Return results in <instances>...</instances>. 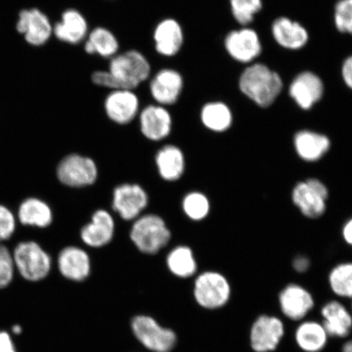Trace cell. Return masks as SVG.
I'll list each match as a JSON object with an SVG mask.
<instances>
[{"label":"cell","mask_w":352,"mask_h":352,"mask_svg":"<svg viewBox=\"0 0 352 352\" xmlns=\"http://www.w3.org/2000/svg\"><path fill=\"white\" fill-rule=\"evenodd\" d=\"M228 54L242 63H249L261 55L262 45L258 35L252 29L243 28L228 34L224 41Z\"/></svg>","instance_id":"obj_14"},{"label":"cell","mask_w":352,"mask_h":352,"mask_svg":"<svg viewBox=\"0 0 352 352\" xmlns=\"http://www.w3.org/2000/svg\"><path fill=\"white\" fill-rule=\"evenodd\" d=\"M58 267L65 278L85 280L91 272L90 258L85 250L78 248H65L59 254Z\"/></svg>","instance_id":"obj_21"},{"label":"cell","mask_w":352,"mask_h":352,"mask_svg":"<svg viewBox=\"0 0 352 352\" xmlns=\"http://www.w3.org/2000/svg\"><path fill=\"white\" fill-rule=\"evenodd\" d=\"M140 131L148 140L158 142L167 138L173 129V117L162 105H147L139 113Z\"/></svg>","instance_id":"obj_15"},{"label":"cell","mask_w":352,"mask_h":352,"mask_svg":"<svg viewBox=\"0 0 352 352\" xmlns=\"http://www.w3.org/2000/svg\"><path fill=\"white\" fill-rule=\"evenodd\" d=\"M349 306L350 309H351V311L352 312V299H351V300L349 301Z\"/></svg>","instance_id":"obj_45"},{"label":"cell","mask_w":352,"mask_h":352,"mask_svg":"<svg viewBox=\"0 0 352 352\" xmlns=\"http://www.w3.org/2000/svg\"><path fill=\"white\" fill-rule=\"evenodd\" d=\"M200 117L202 124L215 132L230 129L232 123L231 109L226 104L219 101L206 104L201 110Z\"/></svg>","instance_id":"obj_29"},{"label":"cell","mask_w":352,"mask_h":352,"mask_svg":"<svg viewBox=\"0 0 352 352\" xmlns=\"http://www.w3.org/2000/svg\"><path fill=\"white\" fill-rule=\"evenodd\" d=\"M230 281L219 272L208 271L197 277L192 296L198 307L206 312H218L226 308L232 300Z\"/></svg>","instance_id":"obj_3"},{"label":"cell","mask_w":352,"mask_h":352,"mask_svg":"<svg viewBox=\"0 0 352 352\" xmlns=\"http://www.w3.org/2000/svg\"><path fill=\"white\" fill-rule=\"evenodd\" d=\"M294 270L298 274H305L310 267V261L305 256H298L293 263Z\"/></svg>","instance_id":"obj_40"},{"label":"cell","mask_w":352,"mask_h":352,"mask_svg":"<svg viewBox=\"0 0 352 352\" xmlns=\"http://www.w3.org/2000/svg\"><path fill=\"white\" fill-rule=\"evenodd\" d=\"M114 232L113 217L107 210H100L92 217V221L82 228L81 237L92 248H100L112 240Z\"/></svg>","instance_id":"obj_23"},{"label":"cell","mask_w":352,"mask_h":352,"mask_svg":"<svg viewBox=\"0 0 352 352\" xmlns=\"http://www.w3.org/2000/svg\"><path fill=\"white\" fill-rule=\"evenodd\" d=\"M60 182L69 187L91 186L98 177V168L94 160L78 154L65 157L57 168Z\"/></svg>","instance_id":"obj_11"},{"label":"cell","mask_w":352,"mask_h":352,"mask_svg":"<svg viewBox=\"0 0 352 352\" xmlns=\"http://www.w3.org/2000/svg\"><path fill=\"white\" fill-rule=\"evenodd\" d=\"M0 352H16L10 334L6 331H0Z\"/></svg>","instance_id":"obj_38"},{"label":"cell","mask_w":352,"mask_h":352,"mask_svg":"<svg viewBox=\"0 0 352 352\" xmlns=\"http://www.w3.org/2000/svg\"><path fill=\"white\" fill-rule=\"evenodd\" d=\"M340 352H352V336L341 342Z\"/></svg>","instance_id":"obj_43"},{"label":"cell","mask_w":352,"mask_h":352,"mask_svg":"<svg viewBox=\"0 0 352 352\" xmlns=\"http://www.w3.org/2000/svg\"><path fill=\"white\" fill-rule=\"evenodd\" d=\"M292 199L294 205L307 218H320L327 210V198L320 195L307 182H299L294 186Z\"/></svg>","instance_id":"obj_24"},{"label":"cell","mask_w":352,"mask_h":352,"mask_svg":"<svg viewBox=\"0 0 352 352\" xmlns=\"http://www.w3.org/2000/svg\"><path fill=\"white\" fill-rule=\"evenodd\" d=\"M16 29L25 35L26 41L34 46L43 45L54 32L50 19L38 10L22 11Z\"/></svg>","instance_id":"obj_19"},{"label":"cell","mask_w":352,"mask_h":352,"mask_svg":"<svg viewBox=\"0 0 352 352\" xmlns=\"http://www.w3.org/2000/svg\"><path fill=\"white\" fill-rule=\"evenodd\" d=\"M167 265L173 274L180 278H188L196 274L197 263L190 248L179 246L167 257Z\"/></svg>","instance_id":"obj_31"},{"label":"cell","mask_w":352,"mask_h":352,"mask_svg":"<svg viewBox=\"0 0 352 352\" xmlns=\"http://www.w3.org/2000/svg\"><path fill=\"white\" fill-rule=\"evenodd\" d=\"M85 50L87 54L98 55L110 60L118 54L120 42L111 30L99 26L88 34Z\"/></svg>","instance_id":"obj_26"},{"label":"cell","mask_w":352,"mask_h":352,"mask_svg":"<svg viewBox=\"0 0 352 352\" xmlns=\"http://www.w3.org/2000/svg\"><path fill=\"white\" fill-rule=\"evenodd\" d=\"M107 70L120 90H135L151 77V65L142 52L129 50L110 59Z\"/></svg>","instance_id":"obj_6"},{"label":"cell","mask_w":352,"mask_h":352,"mask_svg":"<svg viewBox=\"0 0 352 352\" xmlns=\"http://www.w3.org/2000/svg\"><path fill=\"white\" fill-rule=\"evenodd\" d=\"M183 208L188 217L193 220H201L210 211L208 198L201 192H191L184 198Z\"/></svg>","instance_id":"obj_33"},{"label":"cell","mask_w":352,"mask_h":352,"mask_svg":"<svg viewBox=\"0 0 352 352\" xmlns=\"http://www.w3.org/2000/svg\"><path fill=\"white\" fill-rule=\"evenodd\" d=\"M129 327L131 338L148 352H174L179 346L178 332L151 314L134 315Z\"/></svg>","instance_id":"obj_1"},{"label":"cell","mask_w":352,"mask_h":352,"mask_svg":"<svg viewBox=\"0 0 352 352\" xmlns=\"http://www.w3.org/2000/svg\"><path fill=\"white\" fill-rule=\"evenodd\" d=\"M12 257L15 267L25 280L38 281L50 274L51 258L36 242H21Z\"/></svg>","instance_id":"obj_9"},{"label":"cell","mask_w":352,"mask_h":352,"mask_svg":"<svg viewBox=\"0 0 352 352\" xmlns=\"http://www.w3.org/2000/svg\"><path fill=\"white\" fill-rule=\"evenodd\" d=\"M311 318L320 320L331 340L344 341L352 336V312L340 299H327L316 307Z\"/></svg>","instance_id":"obj_7"},{"label":"cell","mask_w":352,"mask_h":352,"mask_svg":"<svg viewBox=\"0 0 352 352\" xmlns=\"http://www.w3.org/2000/svg\"><path fill=\"white\" fill-rule=\"evenodd\" d=\"M334 22L338 32L352 35V0H340L337 3Z\"/></svg>","instance_id":"obj_34"},{"label":"cell","mask_w":352,"mask_h":352,"mask_svg":"<svg viewBox=\"0 0 352 352\" xmlns=\"http://www.w3.org/2000/svg\"><path fill=\"white\" fill-rule=\"evenodd\" d=\"M54 33L60 41L78 44L86 41L89 28L86 17L80 12L70 8L63 12L61 21L55 25Z\"/></svg>","instance_id":"obj_20"},{"label":"cell","mask_w":352,"mask_h":352,"mask_svg":"<svg viewBox=\"0 0 352 352\" xmlns=\"http://www.w3.org/2000/svg\"><path fill=\"white\" fill-rule=\"evenodd\" d=\"M15 264L12 254L6 245H0V289L12 283Z\"/></svg>","instance_id":"obj_35"},{"label":"cell","mask_w":352,"mask_h":352,"mask_svg":"<svg viewBox=\"0 0 352 352\" xmlns=\"http://www.w3.org/2000/svg\"><path fill=\"white\" fill-rule=\"evenodd\" d=\"M342 76L346 85L352 90V56L346 58L342 67Z\"/></svg>","instance_id":"obj_39"},{"label":"cell","mask_w":352,"mask_h":352,"mask_svg":"<svg viewBox=\"0 0 352 352\" xmlns=\"http://www.w3.org/2000/svg\"><path fill=\"white\" fill-rule=\"evenodd\" d=\"M276 305L281 318L294 324L310 318L318 307V302L307 286L292 283L284 285L277 293Z\"/></svg>","instance_id":"obj_5"},{"label":"cell","mask_w":352,"mask_h":352,"mask_svg":"<svg viewBox=\"0 0 352 352\" xmlns=\"http://www.w3.org/2000/svg\"><path fill=\"white\" fill-rule=\"evenodd\" d=\"M156 162L162 178L174 182L182 177L184 170V157L175 145H166L157 153Z\"/></svg>","instance_id":"obj_27"},{"label":"cell","mask_w":352,"mask_h":352,"mask_svg":"<svg viewBox=\"0 0 352 352\" xmlns=\"http://www.w3.org/2000/svg\"><path fill=\"white\" fill-rule=\"evenodd\" d=\"M19 217L25 226L45 228L52 221V210L38 198H28L20 206Z\"/></svg>","instance_id":"obj_28"},{"label":"cell","mask_w":352,"mask_h":352,"mask_svg":"<svg viewBox=\"0 0 352 352\" xmlns=\"http://www.w3.org/2000/svg\"><path fill=\"white\" fill-rule=\"evenodd\" d=\"M130 352H138V351H130Z\"/></svg>","instance_id":"obj_46"},{"label":"cell","mask_w":352,"mask_h":352,"mask_svg":"<svg viewBox=\"0 0 352 352\" xmlns=\"http://www.w3.org/2000/svg\"><path fill=\"white\" fill-rule=\"evenodd\" d=\"M15 228L14 215L10 209L0 205V241L10 239Z\"/></svg>","instance_id":"obj_36"},{"label":"cell","mask_w":352,"mask_h":352,"mask_svg":"<svg viewBox=\"0 0 352 352\" xmlns=\"http://www.w3.org/2000/svg\"><path fill=\"white\" fill-rule=\"evenodd\" d=\"M184 85L182 74L176 69L165 68L154 74L149 83V91L157 104L166 107L177 103Z\"/></svg>","instance_id":"obj_12"},{"label":"cell","mask_w":352,"mask_h":352,"mask_svg":"<svg viewBox=\"0 0 352 352\" xmlns=\"http://www.w3.org/2000/svg\"><path fill=\"white\" fill-rule=\"evenodd\" d=\"M104 108L110 120L126 125L139 116L140 99L134 90H114L105 98Z\"/></svg>","instance_id":"obj_13"},{"label":"cell","mask_w":352,"mask_h":352,"mask_svg":"<svg viewBox=\"0 0 352 352\" xmlns=\"http://www.w3.org/2000/svg\"><path fill=\"white\" fill-rule=\"evenodd\" d=\"M184 41V30L177 20H162L154 29V47L157 54L162 56L173 57L177 55L182 50Z\"/></svg>","instance_id":"obj_16"},{"label":"cell","mask_w":352,"mask_h":352,"mask_svg":"<svg viewBox=\"0 0 352 352\" xmlns=\"http://www.w3.org/2000/svg\"><path fill=\"white\" fill-rule=\"evenodd\" d=\"M306 182L311 188H314L316 191H318L320 195H322L324 197L328 199V188L322 182H320V180L315 178H311L307 179Z\"/></svg>","instance_id":"obj_41"},{"label":"cell","mask_w":352,"mask_h":352,"mask_svg":"<svg viewBox=\"0 0 352 352\" xmlns=\"http://www.w3.org/2000/svg\"><path fill=\"white\" fill-rule=\"evenodd\" d=\"M324 85L314 73L305 72L299 74L289 87V95L299 107L310 109L322 98Z\"/></svg>","instance_id":"obj_18"},{"label":"cell","mask_w":352,"mask_h":352,"mask_svg":"<svg viewBox=\"0 0 352 352\" xmlns=\"http://www.w3.org/2000/svg\"><path fill=\"white\" fill-rule=\"evenodd\" d=\"M287 336V323L279 314L263 312L250 323L248 342L252 352H276Z\"/></svg>","instance_id":"obj_4"},{"label":"cell","mask_w":352,"mask_h":352,"mask_svg":"<svg viewBox=\"0 0 352 352\" xmlns=\"http://www.w3.org/2000/svg\"><path fill=\"white\" fill-rule=\"evenodd\" d=\"M240 89L259 107L267 108L274 104L283 91V79L278 74L263 64L249 66L242 73Z\"/></svg>","instance_id":"obj_2"},{"label":"cell","mask_w":352,"mask_h":352,"mask_svg":"<svg viewBox=\"0 0 352 352\" xmlns=\"http://www.w3.org/2000/svg\"><path fill=\"white\" fill-rule=\"evenodd\" d=\"M342 236L347 244L352 245V219L349 220L343 227Z\"/></svg>","instance_id":"obj_42"},{"label":"cell","mask_w":352,"mask_h":352,"mask_svg":"<svg viewBox=\"0 0 352 352\" xmlns=\"http://www.w3.org/2000/svg\"><path fill=\"white\" fill-rule=\"evenodd\" d=\"M289 324L294 344L300 352H324L331 341L318 318L310 316L297 324Z\"/></svg>","instance_id":"obj_10"},{"label":"cell","mask_w":352,"mask_h":352,"mask_svg":"<svg viewBox=\"0 0 352 352\" xmlns=\"http://www.w3.org/2000/svg\"><path fill=\"white\" fill-rule=\"evenodd\" d=\"M330 292L336 298L346 302L352 299V263L338 264L328 276Z\"/></svg>","instance_id":"obj_30"},{"label":"cell","mask_w":352,"mask_h":352,"mask_svg":"<svg viewBox=\"0 0 352 352\" xmlns=\"http://www.w3.org/2000/svg\"><path fill=\"white\" fill-rule=\"evenodd\" d=\"M12 332L15 334H20L22 332V329L21 325L16 324L12 327Z\"/></svg>","instance_id":"obj_44"},{"label":"cell","mask_w":352,"mask_h":352,"mask_svg":"<svg viewBox=\"0 0 352 352\" xmlns=\"http://www.w3.org/2000/svg\"><path fill=\"white\" fill-rule=\"evenodd\" d=\"M131 239L140 252L153 254L168 243L170 232L161 217L147 214L136 220L132 226Z\"/></svg>","instance_id":"obj_8"},{"label":"cell","mask_w":352,"mask_h":352,"mask_svg":"<svg viewBox=\"0 0 352 352\" xmlns=\"http://www.w3.org/2000/svg\"><path fill=\"white\" fill-rule=\"evenodd\" d=\"M91 82L96 86L108 88L111 91L120 90L116 79L108 70H96L91 74Z\"/></svg>","instance_id":"obj_37"},{"label":"cell","mask_w":352,"mask_h":352,"mask_svg":"<svg viewBox=\"0 0 352 352\" xmlns=\"http://www.w3.org/2000/svg\"><path fill=\"white\" fill-rule=\"evenodd\" d=\"M231 10L235 20L241 25L252 22L255 14L261 10L262 0H230Z\"/></svg>","instance_id":"obj_32"},{"label":"cell","mask_w":352,"mask_h":352,"mask_svg":"<svg viewBox=\"0 0 352 352\" xmlns=\"http://www.w3.org/2000/svg\"><path fill=\"white\" fill-rule=\"evenodd\" d=\"M272 32L277 43L287 50H300L308 41L307 30L287 17L277 19L272 24Z\"/></svg>","instance_id":"obj_22"},{"label":"cell","mask_w":352,"mask_h":352,"mask_svg":"<svg viewBox=\"0 0 352 352\" xmlns=\"http://www.w3.org/2000/svg\"><path fill=\"white\" fill-rule=\"evenodd\" d=\"M147 204L146 192L136 184H123L114 190L113 208L126 220L138 217Z\"/></svg>","instance_id":"obj_17"},{"label":"cell","mask_w":352,"mask_h":352,"mask_svg":"<svg viewBox=\"0 0 352 352\" xmlns=\"http://www.w3.org/2000/svg\"><path fill=\"white\" fill-rule=\"evenodd\" d=\"M294 148L302 160L314 162L320 160L330 148L327 135L311 131H300L294 136Z\"/></svg>","instance_id":"obj_25"}]
</instances>
